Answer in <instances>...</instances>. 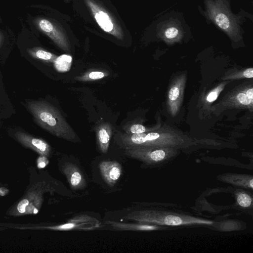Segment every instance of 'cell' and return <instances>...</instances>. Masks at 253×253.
I'll return each instance as SVG.
<instances>
[{
	"label": "cell",
	"instance_id": "1",
	"mask_svg": "<svg viewBox=\"0 0 253 253\" xmlns=\"http://www.w3.org/2000/svg\"><path fill=\"white\" fill-rule=\"evenodd\" d=\"M116 144L123 149L139 147H164L175 149L190 145L192 139L169 127H156L141 133L128 134L119 132L114 137Z\"/></svg>",
	"mask_w": 253,
	"mask_h": 253
},
{
	"label": "cell",
	"instance_id": "2",
	"mask_svg": "<svg viewBox=\"0 0 253 253\" xmlns=\"http://www.w3.org/2000/svg\"><path fill=\"white\" fill-rule=\"evenodd\" d=\"M27 106L35 121L42 128L53 135L69 141H73L76 134L61 115L52 104L44 101H28Z\"/></svg>",
	"mask_w": 253,
	"mask_h": 253
},
{
	"label": "cell",
	"instance_id": "3",
	"mask_svg": "<svg viewBox=\"0 0 253 253\" xmlns=\"http://www.w3.org/2000/svg\"><path fill=\"white\" fill-rule=\"evenodd\" d=\"M124 218L139 223L163 226L211 225L213 223L211 220L189 215L157 210L135 211L127 214Z\"/></svg>",
	"mask_w": 253,
	"mask_h": 253
},
{
	"label": "cell",
	"instance_id": "4",
	"mask_svg": "<svg viewBox=\"0 0 253 253\" xmlns=\"http://www.w3.org/2000/svg\"><path fill=\"white\" fill-rule=\"evenodd\" d=\"M125 150L126 155L150 165L166 162L178 154V149L172 147H139Z\"/></svg>",
	"mask_w": 253,
	"mask_h": 253
},
{
	"label": "cell",
	"instance_id": "5",
	"mask_svg": "<svg viewBox=\"0 0 253 253\" xmlns=\"http://www.w3.org/2000/svg\"><path fill=\"white\" fill-rule=\"evenodd\" d=\"M225 108L248 109L253 108V87L252 83L245 84L230 91L221 100Z\"/></svg>",
	"mask_w": 253,
	"mask_h": 253
},
{
	"label": "cell",
	"instance_id": "6",
	"mask_svg": "<svg viewBox=\"0 0 253 253\" xmlns=\"http://www.w3.org/2000/svg\"><path fill=\"white\" fill-rule=\"evenodd\" d=\"M186 76L185 74L176 77L169 87L167 104L169 113L175 116L182 102Z\"/></svg>",
	"mask_w": 253,
	"mask_h": 253
},
{
	"label": "cell",
	"instance_id": "7",
	"mask_svg": "<svg viewBox=\"0 0 253 253\" xmlns=\"http://www.w3.org/2000/svg\"><path fill=\"white\" fill-rule=\"evenodd\" d=\"M99 169L104 180L110 186L117 182L122 173V167L116 161H102L99 164Z\"/></svg>",
	"mask_w": 253,
	"mask_h": 253
},
{
	"label": "cell",
	"instance_id": "8",
	"mask_svg": "<svg viewBox=\"0 0 253 253\" xmlns=\"http://www.w3.org/2000/svg\"><path fill=\"white\" fill-rule=\"evenodd\" d=\"M62 170L73 189H81L85 186V180L76 165L71 163H65L63 165Z\"/></svg>",
	"mask_w": 253,
	"mask_h": 253
},
{
	"label": "cell",
	"instance_id": "9",
	"mask_svg": "<svg viewBox=\"0 0 253 253\" xmlns=\"http://www.w3.org/2000/svg\"><path fill=\"white\" fill-rule=\"evenodd\" d=\"M35 23L42 32L49 37L61 48L65 50L68 49V45L62 36L50 21L45 19L39 18L36 19Z\"/></svg>",
	"mask_w": 253,
	"mask_h": 253
},
{
	"label": "cell",
	"instance_id": "10",
	"mask_svg": "<svg viewBox=\"0 0 253 253\" xmlns=\"http://www.w3.org/2000/svg\"><path fill=\"white\" fill-rule=\"evenodd\" d=\"M95 130L98 147L101 152L106 153L113 133L112 126L109 122H102L96 126Z\"/></svg>",
	"mask_w": 253,
	"mask_h": 253
},
{
	"label": "cell",
	"instance_id": "11",
	"mask_svg": "<svg viewBox=\"0 0 253 253\" xmlns=\"http://www.w3.org/2000/svg\"><path fill=\"white\" fill-rule=\"evenodd\" d=\"M219 179L226 183L248 189L253 188V178L247 174L226 173L222 174Z\"/></svg>",
	"mask_w": 253,
	"mask_h": 253
},
{
	"label": "cell",
	"instance_id": "12",
	"mask_svg": "<svg viewBox=\"0 0 253 253\" xmlns=\"http://www.w3.org/2000/svg\"><path fill=\"white\" fill-rule=\"evenodd\" d=\"M88 3L94 13V18L99 26L105 32L111 33L114 28L113 23L109 15L100 10L94 3L88 1Z\"/></svg>",
	"mask_w": 253,
	"mask_h": 253
},
{
	"label": "cell",
	"instance_id": "13",
	"mask_svg": "<svg viewBox=\"0 0 253 253\" xmlns=\"http://www.w3.org/2000/svg\"><path fill=\"white\" fill-rule=\"evenodd\" d=\"M15 135L17 139L23 143L30 144L42 153H47L49 151V145L46 142L41 139L33 137L22 131H17Z\"/></svg>",
	"mask_w": 253,
	"mask_h": 253
},
{
	"label": "cell",
	"instance_id": "14",
	"mask_svg": "<svg viewBox=\"0 0 253 253\" xmlns=\"http://www.w3.org/2000/svg\"><path fill=\"white\" fill-rule=\"evenodd\" d=\"M106 223L109 224L114 229L120 230L144 231L155 230L159 228L156 226L144 224L142 223L139 224L126 223L110 221L106 222Z\"/></svg>",
	"mask_w": 253,
	"mask_h": 253
},
{
	"label": "cell",
	"instance_id": "15",
	"mask_svg": "<svg viewBox=\"0 0 253 253\" xmlns=\"http://www.w3.org/2000/svg\"><path fill=\"white\" fill-rule=\"evenodd\" d=\"M28 54L33 58L46 62H53L57 56L39 47H34L27 50Z\"/></svg>",
	"mask_w": 253,
	"mask_h": 253
},
{
	"label": "cell",
	"instance_id": "16",
	"mask_svg": "<svg viewBox=\"0 0 253 253\" xmlns=\"http://www.w3.org/2000/svg\"><path fill=\"white\" fill-rule=\"evenodd\" d=\"M213 19L216 24L222 29L229 32L232 30V24L228 16L221 11L212 12Z\"/></svg>",
	"mask_w": 253,
	"mask_h": 253
},
{
	"label": "cell",
	"instance_id": "17",
	"mask_svg": "<svg viewBox=\"0 0 253 253\" xmlns=\"http://www.w3.org/2000/svg\"><path fill=\"white\" fill-rule=\"evenodd\" d=\"M109 73L106 71L89 70L81 76H77L75 79L81 82H91L102 79L108 76Z\"/></svg>",
	"mask_w": 253,
	"mask_h": 253
},
{
	"label": "cell",
	"instance_id": "18",
	"mask_svg": "<svg viewBox=\"0 0 253 253\" xmlns=\"http://www.w3.org/2000/svg\"><path fill=\"white\" fill-rule=\"evenodd\" d=\"M72 62L71 56L63 54L57 57L53 62L55 69L58 72H66L70 70Z\"/></svg>",
	"mask_w": 253,
	"mask_h": 253
},
{
	"label": "cell",
	"instance_id": "19",
	"mask_svg": "<svg viewBox=\"0 0 253 253\" xmlns=\"http://www.w3.org/2000/svg\"><path fill=\"white\" fill-rule=\"evenodd\" d=\"M156 128H148L139 123L138 121H133L132 122L126 123L124 126L123 129L125 130V133L128 134H137L150 131Z\"/></svg>",
	"mask_w": 253,
	"mask_h": 253
},
{
	"label": "cell",
	"instance_id": "20",
	"mask_svg": "<svg viewBox=\"0 0 253 253\" xmlns=\"http://www.w3.org/2000/svg\"><path fill=\"white\" fill-rule=\"evenodd\" d=\"M236 198L238 204L244 208L252 207L253 204V197L251 194L244 191H237Z\"/></svg>",
	"mask_w": 253,
	"mask_h": 253
},
{
	"label": "cell",
	"instance_id": "21",
	"mask_svg": "<svg viewBox=\"0 0 253 253\" xmlns=\"http://www.w3.org/2000/svg\"><path fill=\"white\" fill-rule=\"evenodd\" d=\"M253 77V68H247L243 71H239L236 72L232 73L230 75L224 77L223 78L224 80H228L232 79H237L240 78H252Z\"/></svg>",
	"mask_w": 253,
	"mask_h": 253
},
{
	"label": "cell",
	"instance_id": "22",
	"mask_svg": "<svg viewBox=\"0 0 253 253\" xmlns=\"http://www.w3.org/2000/svg\"><path fill=\"white\" fill-rule=\"evenodd\" d=\"M227 83L223 82L211 90L207 95L205 101L208 103L214 101L217 98L219 94L222 91Z\"/></svg>",
	"mask_w": 253,
	"mask_h": 253
},
{
	"label": "cell",
	"instance_id": "23",
	"mask_svg": "<svg viewBox=\"0 0 253 253\" xmlns=\"http://www.w3.org/2000/svg\"><path fill=\"white\" fill-rule=\"evenodd\" d=\"M178 34V30L174 27H171L168 28L165 32V36L168 39H174Z\"/></svg>",
	"mask_w": 253,
	"mask_h": 253
},
{
	"label": "cell",
	"instance_id": "24",
	"mask_svg": "<svg viewBox=\"0 0 253 253\" xmlns=\"http://www.w3.org/2000/svg\"><path fill=\"white\" fill-rule=\"evenodd\" d=\"M29 201L27 199L22 200L17 206V210L20 213H24L25 211L26 207L28 206Z\"/></svg>",
	"mask_w": 253,
	"mask_h": 253
},
{
	"label": "cell",
	"instance_id": "25",
	"mask_svg": "<svg viewBox=\"0 0 253 253\" xmlns=\"http://www.w3.org/2000/svg\"><path fill=\"white\" fill-rule=\"evenodd\" d=\"M3 38H4L3 35L2 34V33L0 31V47H1V46L2 44V42L3 41Z\"/></svg>",
	"mask_w": 253,
	"mask_h": 253
},
{
	"label": "cell",
	"instance_id": "26",
	"mask_svg": "<svg viewBox=\"0 0 253 253\" xmlns=\"http://www.w3.org/2000/svg\"><path fill=\"white\" fill-rule=\"evenodd\" d=\"M45 166V164L43 162H42L39 164V168H43Z\"/></svg>",
	"mask_w": 253,
	"mask_h": 253
},
{
	"label": "cell",
	"instance_id": "27",
	"mask_svg": "<svg viewBox=\"0 0 253 253\" xmlns=\"http://www.w3.org/2000/svg\"><path fill=\"white\" fill-rule=\"evenodd\" d=\"M38 212V210L37 209L34 210V213H36Z\"/></svg>",
	"mask_w": 253,
	"mask_h": 253
}]
</instances>
